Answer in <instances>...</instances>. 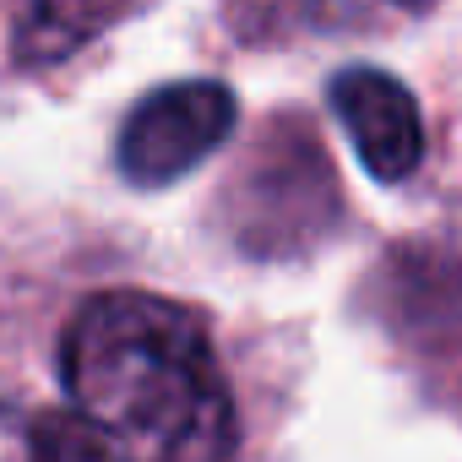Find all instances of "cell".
I'll return each instance as SVG.
<instances>
[{
    "label": "cell",
    "mask_w": 462,
    "mask_h": 462,
    "mask_svg": "<svg viewBox=\"0 0 462 462\" xmlns=\"http://www.w3.org/2000/svg\"><path fill=\"white\" fill-rule=\"evenodd\" d=\"M0 462H17V457H12V435H6V430H0Z\"/></svg>",
    "instance_id": "obj_6"
},
{
    "label": "cell",
    "mask_w": 462,
    "mask_h": 462,
    "mask_svg": "<svg viewBox=\"0 0 462 462\" xmlns=\"http://www.w3.org/2000/svg\"><path fill=\"white\" fill-rule=\"evenodd\" d=\"M332 109H337L359 163L375 180L397 185V180H408L419 169V158H424V120H419L413 93L397 77H386L375 66H348V71L332 77Z\"/></svg>",
    "instance_id": "obj_3"
},
{
    "label": "cell",
    "mask_w": 462,
    "mask_h": 462,
    "mask_svg": "<svg viewBox=\"0 0 462 462\" xmlns=\"http://www.w3.org/2000/svg\"><path fill=\"white\" fill-rule=\"evenodd\" d=\"M228 131H235V93L223 82H174L142 98L120 131V174L131 185H169L190 174Z\"/></svg>",
    "instance_id": "obj_2"
},
{
    "label": "cell",
    "mask_w": 462,
    "mask_h": 462,
    "mask_svg": "<svg viewBox=\"0 0 462 462\" xmlns=\"http://www.w3.org/2000/svg\"><path fill=\"white\" fill-rule=\"evenodd\" d=\"M397 6H424V0H397Z\"/></svg>",
    "instance_id": "obj_7"
},
{
    "label": "cell",
    "mask_w": 462,
    "mask_h": 462,
    "mask_svg": "<svg viewBox=\"0 0 462 462\" xmlns=\"http://www.w3.org/2000/svg\"><path fill=\"white\" fill-rule=\"evenodd\" d=\"M60 375L120 462H235V397L190 305L93 294L66 327Z\"/></svg>",
    "instance_id": "obj_1"
},
{
    "label": "cell",
    "mask_w": 462,
    "mask_h": 462,
    "mask_svg": "<svg viewBox=\"0 0 462 462\" xmlns=\"http://www.w3.org/2000/svg\"><path fill=\"white\" fill-rule=\"evenodd\" d=\"M28 462H120V457L77 408H55L28 430Z\"/></svg>",
    "instance_id": "obj_5"
},
{
    "label": "cell",
    "mask_w": 462,
    "mask_h": 462,
    "mask_svg": "<svg viewBox=\"0 0 462 462\" xmlns=\"http://www.w3.org/2000/svg\"><path fill=\"white\" fill-rule=\"evenodd\" d=\"M131 12H136V0H33V12L17 28V60L23 66L66 60Z\"/></svg>",
    "instance_id": "obj_4"
}]
</instances>
